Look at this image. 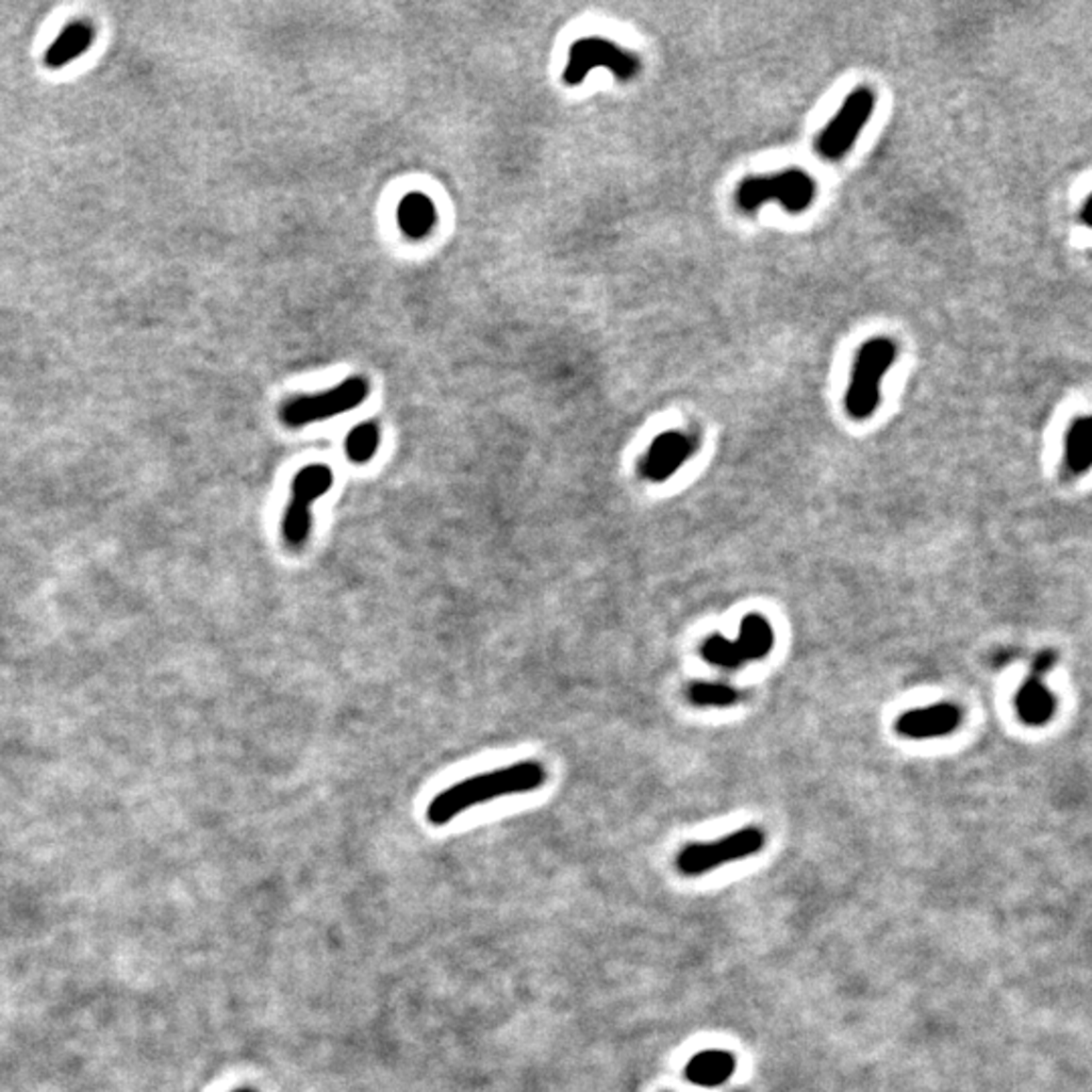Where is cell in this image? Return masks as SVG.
Instances as JSON below:
<instances>
[{
  "instance_id": "44dd1931",
  "label": "cell",
  "mask_w": 1092,
  "mask_h": 1092,
  "mask_svg": "<svg viewBox=\"0 0 1092 1092\" xmlns=\"http://www.w3.org/2000/svg\"><path fill=\"white\" fill-rule=\"evenodd\" d=\"M1083 223H1084L1086 227L1092 225V221H1090V197H1088V199L1084 201V205H1083Z\"/></svg>"
},
{
  "instance_id": "9a60e30c",
  "label": "cell",
  "mask_w": 1092,
  "mask_h": 1092,
  "mask_svg": "<svg viewBox=\"0 0 1092 1092\" xmlns=\"http://www.w3.org/2000/svg\"><path fill=\"white\" fill-rule=\"evenodd\" d=\"M735 643L740 657H743V662L763 660V657L771 654L775 646V632L771 623H769L763 615L751 613L743 620V623H740V632Z\"/></svg>"
},
{
  "instance_id": "4fadbf2b",
  "label": "cell",
  "mask_w": 1092,
  "mask_h": 1092,
  "mask_svg": "<svg viewBox=\"0 0 1092 1092\" xmlns=\"http://www.w3.org/2000/svg\"><path fill=\"white\" fill-rule=\"evenodd\" d=\"M397 221L409 240H423L438 221L436 205L423 192L405 194L397 207Z\"/></svg>"
},
{
  "instance_id": "6da1fadb",
  "label": "cell",
  "mask_w": 1092,
  "mask_h": 1092,
  "mask_svg": "<svg viewBox=\"0 0 1092 1092\" xmlns=\"http://www.w3.org/2000/svg\"><path fill=\"white\" fill-rule=\"evenodd\" d=\"M544 781L546 771L537 761H521L496 769V771L473 775L433 797L427 807V819L433 825H445L473 805L500 800L506 795L537 791L544 786Z\"/></svg>"
},
{
  "instance_id": "7402d4cb",
  "label": "cell",
  "mask_w": 1092,
  "mask_h": 1092,
  "mask_svg": "<svg viewBox=\"0 0 1092 1092\" xmlns=\"http://www.w3.org/2000/svg\"><path fill=\"white\" fill-rule=\"evenodd\" d=\"M233 1092H256V1090H251V1088H240V1090H233Z\"/></svg>"
},
{
  "instance_id": "ac0fdd59",
  "label": "cell",
  "mask_w": 1092,
  "mask_h": 1092,
  "mask_svg": "<svg viewBox=\"0 0 1092 1092\" xmlns=\"http://www.w3.org/2000/svg\"><path fill=\"white\" fill-rule=\"evenodd\" d=\"M688 698L694 706H733L738 703V692L726 684L694 682L688 688Z\"/></svg>"
},
{
  "instance_id": "3957f363",
  "label": "cell",
  "mask_w": 1092,
  "mask_h": 1092,
  "mask_svg": "<svg viewBox=\"0 0 1092 1092\" xmlns=\"http://www.w3.org/2000/svg\"><path fill=\"white\" fill-rule=\"evenodd\" d=\"M894 360L896 344L890 339L876 336L860 346L846 390V411L850 417L864 422L876 413L880 405V383L885 381Z\"/></svg>"
},
{
  "instance_id": "ffe728a7",
  "label": "cell",
  "mask_w": 1092,
  "mask_h": 1092,
  "mask_svg": "<svg viewBox=\"0 0 1092 1092\" xmlns=\"http://www.w3.org/2000/svg\"><path fill=\"white\" fill-rule=\"evenodd\" d=\"M1054 664H1056V652H1052V650L1040 652L1038 655H1035V660L1032 664V676L1044 678V674H1048V671L1054 668Z\"/></svg>"
},
{
  "instance_id": "ba28073f",
  "label": "cell",
  "mask_w": 1092,
  "mask_h": 1092,
  "mask_svg": "<svg viewBox=\"0 0 1092 1092\" xmlns=\"http://www.w3.org/2000/svg\"><path fill=\"white\" fill-rule=\"evenodd\" d=\"M876 97L868 88L853 90L825 125L816 142V152L823 160H839L852 150L864 125L870 122Z\"/></svg>"
},
{
  "instance_id": "7c38bea8",
  "label": "cell",
  "mask_w": 1092,
  "mask_h": 1092,
  "mask_svg": "<svg viewBox=\"0 0 1092 1092\" xmlns=\"http://www.w3.org/2000/svg\"><path fill=\"white\" fill-rule=\"evenodd\" d=\"M1016 708L1019 719L1030 726H1042L1054 717L1056 698L1046 688V684L1038 676H1030L1021 684L1016 696Z\"/></svg>"
},
{
  "instance_id": "e0dca14e",
  "label": "cell",
  "mask_w": 1092,
  "mask_h": 1092,
  "mask_svg": "<svg viewBox=\"0 0 1092 1092\" xmlns=\"http://www.w3.org/2000/svg\"><path fill=\"white\" fill-rule=\"evenodd\" d=\"M379 443H381L379 425L371 422L360 423L346 436L344 441L346 457L350 461H355V464H364V461H369L376 454V450H379Z\"/></svg>"
},
{
  "instance_id": "52a82bcc",
  "label": "cell",
  "mask_w": 1092,
  "mask_h": 1092,
  "mask_svg": "<svg viewBox=\"0 0 1092 1092\" xmlns=\"http://www.w3.org/2000/svg\"><path fill=\"white\" fill-rule=\"evenodd\" d=\"M597 67H605L618 79L629 81L641 72V61L632 51L615 45L611 41L587 37L571 45L563 79L567 86H579L587 74Z\"/></svg>"
},
{
  "instance_id": "d6986e66",
  "label": "cell",
  "mask_w": 1092,
  "mask_h": 1092,
  "mask_svg": "<svg viewBox=\"0 0 1092 1092\" xmlns=\"http://www.w3.org/2000/svg\"><path fill=\"white\" fill-rule=\"evenodd\" d=\"M703 657L708 664L726 670H736L745 664L736 650V643L722 636H710L703 643Z\"/></svg>"
},
{
  "instance_id": "5bb4252c",
  "label": "cell",
  "mask_w": 1092,
  "mask_h": 1092,
  "mask_svg": "<svg viewBox=\"0 0 1092 1092\" xmlns=\"http://www.w3.org/2000/svg\"><path fill=\"white\" fill-rule=\"evenodd\" d=\"M735 1072V1056L724 1050H706L686 1064L684 1076L696 1086H719Z\"/></svg>"
},
{
  "instance_id": "5b68a950",
  "label": "cell",
  "mask_w": 1092,
  "mask_h": 1092,
  "mask_svg": "<svg viewBox=\"0 0 1092 1092\" xmlns=\"http://www.w3.org/2000/svg\"><path fill=\"white\" fill-rule=\"evenodd\" d=\"M369 397V383L362 376H350L336 387L318 395L296 397L284 403L279 419L288 427H304L310 423L324 422L328 417L342 415L356 409Z\"/></svg>"
},
{
  "instance_id": "8992f818",
  "label": "cell",
  "mask_w": 1092,
  "mask_h": 1092,
  "mask_svg": "<svg viewBox=\"0 0 1092 1092\" xmlns=\"http://www.w3.org/2000/svg\"><path fill=\"white\" fill-rule=\"evenodd\" d=\"M763 830L745 828L720 839H712V842L684 846L676 858V868L686 876H700L724 864L754 856V853L763 850Z\"/></svg>"
},
{
  "instance_id": "9c48e42d",
  "label": "cell",
  "mask_w": 1092,
  "mask_h": 1092,
  "mask_svg": "<svg viewBox=\"0 0 1092 1092\" xmlns=\"http://www.w3.org/2000/svg\"><path fill=\"white\" fill-rule=\"evenodd\" d=\"M694 439L682 431H664L648 447L639 473L648 482H666L694 454Z\"/></svg>"
},
{
  "instance_id": "8fae6325",
  "label": "cell",
  "mask_w": 1092,
  "mask_h": 1092,
  "mask_svg": "<svg viewBox=\"0 0 1092 1092\" xmlns=\"http://www.w3.org/2000/svg\"><path fill=\"white\" fill-rule=\"evenodd\" d=\"M95 41V26L88 21H75L67 25L61 35L53 41L45 53V65L49 69H59L67 63L79 59L88 53Z\"/></svg>"
},
{
  "instance_id": "7a4b0ae2",
  "label": "cell",
  "mask_w": 1092,
  "mask_h": 1092,
  "mask_svg": "<svg viewBox=\"0 0 1092 1092\" xmlns=\"http://www.w3.org/2000/svg\"><path fill=\"white\" fill-rule=\"evenodd\" d=\"M816 194V180L800 168H789L777 174L745 178L736 189V205L740 211L753 213L761 205L777 201L787 213L800 215L814 205Z\"/></svg>"
},
{
  "instance_id": "277c9868",
  "label": "cell",
  "mask_w": 1092,
  "mask_h": 1092,
  "mask_svg": "<svg viewBox=\"0 0 1092 1092\" xmlns=\"http://www.w3.org/2000/svg\"><path fill=\"white\" fill-rule=\"evenodd\" d=\"M334 473L326 464L302 468L291 482V498L282 518V538L290 549H302L312 526V504L330 492Z\"/></svg>"
},
{
  "instance_id": "2e32d148",
  "label": "cell",
  "mask_w": 1092,
  "mask_h": 1092,
  "mask_svg": "<svg viewBox=\"0 0 1092 1092\" xmlns=\"http://www.w3.org/2000/svg\"><path fill=\"white\" fill-rule=\"evenodd\" d=\"M1067 464L1074 473H1084L1092 464V423L1086 415L1076 417L1068 429Z\"/></svg>"
},
{
  "instance_id": "30bf717a",
  "label": "cell",
  "mask_w": 1092,
  "mask_h": 1092,
  "mask_svg": "<svg viewBox=\"0 0 1092 1092\" xmlns=\"http://www.w3.org/2000/svg\"><path fill=\"white\" fill-rule=\"evenodd\" d=\"M961 724V710L955 704H935L908 710L896 720V731L908 738L945 736Z\"/></svg>"
}]
</instances>
